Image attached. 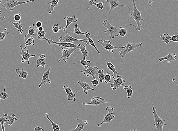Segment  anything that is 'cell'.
<instances>
[{"label":"cell","mask_w":178,"mask_h":131,"mask_svg":"<svg viewBox=\"0 0 178 131\" xmlns=\"http://www.w3.org/2000/svg\"><path fill=\"white\" fill-rule=\"evenodd\" d=\"M132 4L133 7V10L132 11L130 14L129 15L132 18V19L134 20L135 21L137 24V26L133 25V24H129L130 25L133 26L135 27L136 30L140 31L141 27L142 26V24L140 23L141 21H144V20L142 18V12L137 8L136 5V1L133 0L132 1Z\"/></svg>","instance_id":"6da1fadb"},{"label":"cell","mask_w":178,"mask_h":131,"mask_svg":"<svg viewBox=\"0 0 178 131\" xmlns=\"http://www.w3.org/2000/svg\"><path fill=\"white\" fill-rule=\"evenodd\" d=\"M104 27L107 28V30L104 31V33H107L108 35H110V40L113 39L115 37H117L119 36V31L121 28L122 27H116L113 26L110 24L107 20H105L103 23Z\"/></svg>","instance_id":"7a4b0ae2"},{"label":"cell","mask_w":178,"mask_h":131,"mask_svg":"<svg viewBox=\"0 0 178 131\" xmlns=\"http://www.w3.org/2000/svg\"><path fill=\"white\" fill-rule=\"evenodd\" d=\"M142 43H139L135 44V43H130L127 42L126 45L125 46V48L122 49V50L119 51V53L122 58H124L125 56H126L130 52L134 50L135 49L139 47H142Z\"/></svg>","instance_id":"3957f363"},{"label":"cell","mask_w":178,"mask_h":131,"mask_svg":"<svg viewBox=\"0 0 178 131\" xmlns=\"http://www.w3.org/2000/svg\"><path fill=\"white\" fill-rule=\"evenodd\" d=\"M152 110L153 114L154 115V121H155L154 126L155 127L156 131H163V127L164 126L166 125L165 123L166 121L165 120H162L159 118L157 113L155 107H153Z\"/></svg>","instance_id":"277c9868"},{"label":"cell","mask_w":178,"mask_h":131,"mask_svg":"<svg viewBox=\"0 0 178 131\" xmlns=\"http://www.w3.org/2000/svg\"><path fill=\"white\" fill-rule=\"evenodd\" d=\"M34 1H28L26 2H19L16 0V1H10L7 0V2L4 4H2L1 5V9L3 8H5L6 9L9 10L10 11H13V8L16 6L19 5H20L24 4V3H28L30 2H34Z\"/></svg>","instance_id":"5b68a950"},{"label":"cell","mask_w":178,"mask_h":131,"mask_svg":"<svg viewBox=\"0 0 178 131\" xmlns=\"http://www.w3.org/2000/svg\"><path fill=\"white\" fill-rule=\"evenodd\" d=\"M106 110L108 112V113L103 116V120L101 123H99L97 125L98 127H101V125L104 123H110L115 117L113 114V111L114 110L113 107L109 106L106 108Z\"/></svg>","instance_id":"8992f818"},{"label":"cell","mask_w":178,"mask_h":131,"mask_svg":"<svg viewBox=\"0 0 178 131\" xmlns=\"http://www.w3.org/2000/svg\"><path fill=\"white\" fill-rule=\"evenodd\" d=\"M59 41L62 43H72L73 42L75 41H80L81 43L83 42L86 44L88 43V40L86 38L84 39H77L76 38H73L72 36L69 35L66 31V35L65 37H63L61 36L59 38Z\"/></svg>","instance_id":"52a82bcc"},{"label":"cell","mask_w":178,"mask_h":131,"mask_svg":"<svg viewBox=\"0 0 178 131\" xmlns=\"http://www.w3.org/2000/svg\"><path fill=\"white\" fill-rule=\"evenodd\" d=\"M79 47V45L77 47L73 49H64L62 48L61 49V53L62 54L61 58L58 60V62L60 61L62 59L65 62H67L68 59H70V57L71 54L73 53Z\"/></svg>","instance_id":"ba28073f"},{"label":"cell","mask_w":178,"mask_h":131,"mask_svg":"<svg viewBox=\"0 0 178 131\" xmlns=\"http://www.w3.org/2000/svg\"><path fill=\"white\" fill-rule=\"evenodd\" d=\"M103 39H100V40L98 41V43H99L100 44H101L103 46L104 49L107 50V52L110 51L111 52L113 53H114V49H123L125 48V46L120 47H114L113 45H112V43H111L110 40H104L103 42H102Z\"/></svg>","instance_id":"9c48e42d"},{"label":"cell","mask_w":178,"mask_h":131,"mask_svg":"<svg viewBox=\"0 0 178 131\" xmlns=\"http://www.w3.org/2000/svg\"><path fill=\"white\" fill-rule=\"evenodd\" d=\"M42 40L47 41L49 45H51L52 44H56V45H59V46L64 47H65L69 48V49H73V48L76 47L78 45L73 44L72 43H59V42L54 41L52 39L50 40V39H48L45 37H44Z\"/></svg>","instance_id":"30bf717a"},{"label":"cell","mask_w":178,"mask_h":131,"mask_svg":"<svg viewBox=\"0 0 178 131\" xmlns=\"http://www.w3.org/2000/svg\"><path fill=\"white\" fill-rule=\"evenodd\" d=\"M112 76L113 78L114 83L111 84L110 87L113 91H116L120 86H124V83L126 82V80L122 79V75L119 76L117 78H115L112 75Z\"/></svg>","instance_id":"8fae6325"},{"label":"cell","mask_w":178,"mask_h":131,"mask_svg":"<svg viewBox=\"0 0 178 131\" xmlns=\"http://www.w3.org/2000/svg\"><path fill=\"white\" fill-rule=\"evenodd\" d=\"M98 68L97 67H92L90 66L89 67L88 69L80 71V73L86 75L87 77L91 76L93 78V80H96L95 75L98 74Z\"/></svg>","instance_id":"7c38bea8"},{"label":"cell","mask_w":178,"mask_h":131,"mask_svg":"<svg viewBox=\"0 0 178 131\" xmlns=\"http://www.w3.org/2000/svg\"><path fill=\"white\" fill-rule=\"evenodd\" d=\"M20 47L21 51H19V53L20 54L22 58L21 62L23 63L26 61L28 62V65H30V62L29 60L30 58L32 57H35L36 54L32 55V54H29L28 50L24 51L23 49V47H22V45L20 46Z\"/></svg>","instance_id":"4fadbf2b"},{"label":"cell","mask_w":178,"mask_h":131,"mask_svg":"<svg viewBox=\"0 0 178 131\" xmlns=\"http://www.w3.org/2000/svg\"><path fill=\"white\" fill-rule=\"evenodd\" d=\"M106 103H108V102L105 101L104 99L102 97L95 96L92 98L91 102L90 103H83L82 104L84 106L88 105L92 106H97Z\"/></svg>","instance_id":"5bb4252c"},{"label":"cell","mask_w":178,"mask_h":131,"mask_svg":"<svg viewBox=\"0 0 178 131\" xmlns=\"http://www.w3.org/2000/svg\"><path fill=\"white\" fill-rule=\"evenodd\" d=\"M63 89L65 90L68 96V101H76V98L75 97V93H73L72 91L69 86H66V85H63Z\"/></svg>","instance_id":"9a60e30c"},{"label":"cell","mask_w":178,"mask_h":131,"mask_svg":"<svg viewBox=\"0 0 178 131\" xmlns=\"http://www.w3.org/2000/svg\"><path fill=\"white\" fill-rule=\"evenodd\" d=\"M106 2H108L109 3L110 6V9L109 10L107 11V12L108 13H111L112 11L115 8H117V7H119V6H123V7H127L129 9L131 10L132 11V10L131 8H129V7H127V6L125 5H121L120 4L119 2H118L117 0H106Z\"/></svg>","instance_id":"2e32d148"},{"label":"cell","mask_w":178,"mask_h":131,"mask_svg":"<svg viewBox=\"0 0 178 131\" xmlns=\"http://www.w3.org/2000/svg\"><path fill=\"white\" fill-rule=\"evenodd\" d=\"M77 121L78 122V125L76 128L75 129L70 130L68 131H81L86 128L85 126L88 123V121L85 120H80L77 118Z\"/></svg>","instance_id":"e0dca14e"},{"label":"cell","mask_w":178,"mask_h":131,"mask_svg":"<svg viewBox=\"0 0 178 131\" xmlns=\"http://www.w3.org/2000/svg\"><path fill=\"white\" fill-rule=\"evenodd\" d=\"M50 70H51V67L49 68L45 73H44L41 82L39 84V86H38L39 88L41 87L43 85H45L47 83L49 84L51 83V81L49 79V73H50Z\"/></svg>","instance_id":"ac0fdd59"},{"label":"cell","mask_w":178,"mask_h":131,"mask_svg":"<svg viewBox=\"0 0 178 131\" xmlns=\"http://www.w3.org/2000/svg\"><path fill=\"white\" fill-rule=\"evenodd\" d=\"M78 84L83 89L84 93L85 95L88 94L89 90H91L92 91H95V89L91 87L85 81H83L82 80L78 81Z\"/></svg>","instance_id":"d6986e66"},{"label":"cell","mask_w":178,"mask_h":131,"mask_svg":"<svg viewBox=\"0 0 178 131\" xmlns=\"http://www.w3.org/2000/svg\"><path fill=\"white\" fill-rule=\"evenodd\" d=\"M64 20L66 21V24L65 26L63 29V32L66 31L68 27L70 25L71 23H76L78 19L76 18L75 15L73 16L72 17H66L64 18Z\"/></svg>","instance_id":"ffe728a7"},{"label":"cell","mask_w":178,"mask_h":131,"mask_svg":"<svg viewBox=\"0 0 178 131\" xmlns=\"http://www.w3.org/2000/svg\"><path fill=\"white\" fill-rule=\"evenodd\" d=\"M176 60V55L175 53H174L172 54L169 53L164 57L161 58L159 60L160 62L164 60H166L168 63H170L172 62L175 61Z\"/></svg>","instance_id":"44dd1931"},{"label":"cell","mask_w":178,"mask_h":131,"mask_svg":"<svg viewBox=\"0 0 178 131\" xmlns=\"http://www.w3.org/2000/svg\"><path fill=\"white\" fill-rule=\"evenodd\" d=\"M37 28H36L35 24H33L32 26L29 27V29H28V34L25 36L24 38V41H26L27 40L30 38L32 36H35L36 38H37L35 33L37 32Z\"/></svg>","instance_id":"7402d4cb"},{"label":"cell","mask_w":178,"mask_h":131,"mask_svg":"<svg viewBox=\"0 0 178 131\" xmlns=\"http://www.w3.org/2000/svg\"><path fill=\"white\" fill-rule=\"evenodd\" d=\"M46 56L44 54H41L38 57L37 60V67H38L41 66L43 68V69H45L46 65Z\"/></svg>","instance_id":"603a6c76"},{"label":"cell","mask_w":178,"mask_h":131,"mask_svg":"<svg viewBox=\"0 0 178 131\" xmlns=\"http://www.w3.org/2000/svg\"><path fill=\"white\" fill-rule=\"evenodd\" d=\"M90 35H91V34H90V33H88V32H86V34H85V36H86V38H87L88 40V43L86 44H85V45L92 46V47H93L95 48V50H96V51H97V53L101 54V52L99 50V49L98 48L96 47V45H95V43H94L93 40H92V38H90Z\"/></svg>","instance_id":"cb8c5ba5"},{"label":"cell","mask_w":178,"mask_h":131,"mask_svg":"<svg viewBox=\"0 0 178 131\" xmlns=\"http://www.w3.org/2000/svg\"><path fill=\"white\" fill-rule=\"evenodd\" d=\"M16 72L17 73L16 76L17 75H18L19 78H22L23 80H26L27 78L28 75V73L26 70H24L23 68H22L21 70L17 68L16 69Z\"/></svg>","instance_id":"d4e9b609"},{"label":"cell","mask_w":178,"mask_h":131,"mask_svg":"<svg viewBox=\"0 0 178 131\" xmlns=\"http://www.w3.org/2000/svg\"><path fill=\"white\" fill-rule=\"evenodd\" d=\"M107 69L109 70L112 71V72L113 73V74L112 75V76H113L115 78H118L119 76L118 73L116 71L115 67L114 65L112 64V63L110 62H107Z\"/></svg>","instance_id":"484cf974"},{"label":"cell","mask_w":178,"mask_h":131,"mask_svg":"<svg viewBox=\"0 0 178 131\" xmlns=\"http://www.w3.org/2000/svg\"><path fill=\"white\" fill-rule=\"evenodd\" d=\"M79 50L82 53L83 56V60H86V57L89 54V52L88 51L86 50V45H83V44H81V43L79 44Z\"/></svg>","instance_id":"4316f807"},{"label":"cell","mask_w":178,"mask_h":131,"mask_svg":"<svg viewBox=\"0 0 178 131\" xmlns=\"http://www.w3.org/2000/svg\"><path fill=\"white\" fill-rule=\"evenodd\" d=\"M45 115L46 117V118L48 119V120H49V121H50V123H51L53 131H61L60 130V127H59V125L56 124V123H55V122H54L53 121H52L51 119H50V118H49L48 113H45Z\"/></svg>","instance_id":"83f0119b"},{"label":"cell","mask_w":178,"mask_h":131,"mask_svg":"<svg viewBox=\"0 0 178 131\" xmlns=\"http://www.w3.org/2000/svg\"><path fill=\"white\" fill-rule=\"evenodd\" d=\"M59 0H52L51 2H49L47 4H50V7H48V8H50L49 10V14H50L52 13V12L54 10V8L55 7L57 6L58 3H59Z\"/></svg>","instance_id":"f1b7e54d"},{"label":"cell","mask_w":178,"mask_h":131,"mask_svg":"<svg viewBox=\"0 0 178 131\" xmlns=\"http://www.w3.org/2000/svg\"><path fill=\"white\" fill-rule=\"evenodd\" d=\"M15 116V115L14 114H13L12 116H10L8 122L5 123V125H7L8 126H11L12 125L14 122L17 121L18 120V119L16 118Z\"/></svg>","instance_id":"f546056e"},{"label":"cell","mask_w":178,"mask_h":131,"mask_svg":"<svg viewBox=\"0 0 178 131\" xmlns=\"http://www.w3.org/2000/svg\"><path fill=\"white\" fill-rule=\"evenodd\" d=\"M7 114L4 113L3 116L0 118V124L2 126V131H5V123L8 122V119L7 118H5L4 117H7Z\"/></svg>","instance_id":"4dcf8cb0"},{"label":"cell","mask_w":178,"mask_h":131,"mask_svg":"<svg viewBox=\"0 0 178 131\" xmlns=\"http://www.w3.org/2000/svg\"><path fill=\"white\" fill-rule=\"evenodd\" d=\"M161 39L164 43L167 44H170V36L169 35L168 33H164V34L160 35Z\"/></svg>","instance_id":"1f68e13d"},{"label":"cell","mask_w":178,"mask_h":131,"mask_svg":"<svg viewBox=\"0 0 178 131\" xmlns=\"http://www.w3.org/2000/svg\"><path fill=\"white\" fill-rule=\"evenodd\" d=\"M6 86H4V91L0 92V99L1 100V102H2V100H6L7 98L10 97V96L6 92Z\"/></svg>","instance_id":"d6a6232c"},{"label":"cell","mask_w":178,"mask_h":131,"mask_svg":"<svg viewBox=\"0 0 178 131\" xmlns=\"http://www.w3.org/2000/svg\"><path fill=\"white\" fill-rule=\"evenodd\" d=\"M8 21H9L10 23H12V24L14 25V27H15V28L18 29V31L20 32L21 34L23 33V29H22V28H23V26H22V24L21 23V21L17 22V23H13V22H12L11 21L9 20Z\"/></svg>","instance_id":"836d02e7"},{"label":"cell","mask_w":178,"mask_h":131,"mask_svg":"<svg viewBox=\"0 0 178 131\" xmlns=\"http://www.w3.org/2000/svg\"><path fill=\"white\" fill-rule=\"evenodd\" d=\"M123 88L124 90L127 91V97L128 99H130L133 93V91L132 86H123Z\"/></svg>","instance_id":"e575fe53"},{"label":"cell","mask_w":178,"mask_h":131,"mask_svg":"<svg viewBox=\"0 0 178 131\" xmlns=\"http://www.w3.org/2000/svg\"><path fill=\"white\" fill-rule=\"evenodd\" d=\"M73 32L75 34H77L76 37H75V38H76V39L77 37L78 36V35L82 34V35H84L85 36L86 33V32H85V33H83V32H81V29L79 28L78 25L77 24L75 25V29H74V31Z\"/></svg>","instance_id":"d590c367"},{"label":"cell","mask_w":178,"mask_h":131,"mask_svg":"<svg viewBox=\"0 0 178 131\" xmlns=\"http://www.w3.org/2000/svg\"><path fill=\"white\" fill-rule=\"evenodd\" d=\"M103 2H99L98 3H96V2H94L93 1H89V4L91 5V7L92 6V5H96V7H97V8H98L100 10H102L103 8Z\"/></svg>","instance_id":"8d00e7d4"},{"label":"cell","mask_w":178,"mask_h":131,"mask_svg":"<svg viewBox=\"0 0 178 131\" xmlns=\"http://www.w3.org/2000/svg\"><path fill=\"white\" fill-rule=\"evenodd\" d=\"M79 63L81 64L82 65V66H83V67L86 68V69H88L89 67L90 66V64H91V60H83V59L80 60V62L77 63H75V64H78Z\"/></svg>","instance_id":"74e56055"},{"label":"cell","mask_w":178,"mask_h":131,"mask_svg":"<svg viewBox=\"0 0 178 131\" xmlns=\"http://www.w3.org/2000/svg\"><path fill=\"white\" fill-rule=\"evenodd\" d=\"M34 45V39L33 37H30L27 40L25 43V47L24 48V50L28 46L32 45V46Z\"/></svg>","instance_id":"f35d334b"},{"label":"cell","mask_w":178,"mask_h":131,"mask_svg":"<svg viewBox=\"0 0 178 131\" xmlns=\"http://www.w3.org/2000/svg\"><path fill=\"white\" fill-rule=\"evenodd\" d=\"M104 70L100 69L98 70L99 78V79L100 82L101 83L103 82L104 80L105 75L103 74Z\"/></svg>","instance_id":"ab89813d"},{"label":"cell","mask_w":178,"mask_h":131,"mask_svg":"<svg viewBox=\"0 0 178 131\" xmlns=\"http://www.w3.org/2000/svg\"><path fill=\"white\" fill-rule=\"evenodd\" d=\"M62 29L61 27H59V24H54L52 28V31L53 33L57 34L59 31V30H61Z\"/></svg>","instance_id":"60d3db41"},{"label":"cell","mask_w":178,"mask_h":131,"mask_svg":"<svg viewBox=\"0 0 178 131\" xmlns=\"http://www.w3.org/2000/svg\"><path fill=\"white\" fill-rule=\"evenodd\" d=\"M9 33V32H7V28H5L3 32H0V41L4 40L6 35Z\"/></svg>","instance_id":"b9f144b4"},{"label":"cell","mask_w":178,"mask_h":131,"mask_svg":"<svg viewBox=\"0 0 178 131\" xmlns=\"http://www.w3.org/2000/svg\"><path fill=\"white\" fill-rule=\"evenodd\" d=\"M46 32L45 31H43L42 32L37 31L38 36L37 38L39 40H42L44 38L45 34H46Z\"/></svg>","instance_id":"7bdbcfd3"},{"label":"cell","mask_w":178,"mask_h":131,"mask_svg":"<svg viewBox=\"0 0 178 131\" xmlns=\"http://www.w3.org/2000/svg\"><path fill=\"white\" fill-rule=\"evenodd\" d=\"M105 82L107 84L109 83L112 82V79H111V76L110 75V73H109L108 71H107V74L105 75L104 80Z\"/></svg>","instance_id":"ee69618b"},{"label":"cell","mask_w":178,"mask_h":131,"mask_svg":"<svg viewBox=\"0 0 178 131\" xmlns=\"http://www.w3.org/2000/svg\"><path fill=\"white\" fill-rule=\"evenodd\" d=\"M127 29H125L123 28V27H122L121 28L119 29V34L121 37H124L126 35L127 33Z\"/></svg>","instance_id":"f6af8a7d"},{"label":"cell","mask_w":178,"mask_h":131,"mask_svg":"<svg viewBox=\"0 0 178 131\" xmlns=\"http://www.w3.org/2000/svg\"><path fill=\"white\" fill-rule=\"evenodd\" d=\"M14 20L18 22L20 21L21 17V14L20 13L17 14H15L14 17H13Z\"/></svg>","instance_id":"bcb514c9"},{"label":"cell","mask_w":178,"mask_h":131,"mask_svg":"<svg viewBox=\"0 0 178 131\" xmlns=\"http://www.w3.org/2000/svg\"><path fill=\"white\" fill-rule=\"evenodd\" d=\"M170 41L175 42V43L178 42V34L170 36Z\"/></svg>","instance_id":"7dc6e473"},{"label":"cell","mask_w":178,"mask_h":131,"mask_svg":"<svg viewBox=\"0 0 178 131\" xmlns=\"http://www.w3.org/2000/svg\"><path fill=\"white\" fill-rule=\"evenodd\" d=\"M91 84L94 87H96L97 86H98L99 84V81L97 79L96 80H93L92 81H91Z\"/></svg>","instance_id":"c3c4849f"},{"label":"cell","mask_w":178,"mask_h":131,"mask_svg":"<svg viewBox=\"0 0 178 131\" xmlns=\"http://www.w3.org/2000/svg\"><path fill=\"white\" fill-rule=\"evenodd\" d=\"M34 131H44V130L39 127H36L34 129Z\"/></svg>","instance_id":"681fc988"},{"label":"cell","mask_w":178,"mask_h":131,"mask_svg":"<svg viewBox=\"0 0 178 131\" xmlns=\"http://www.w3.org/2000/svg\"><path fill=\"white\" fill-rule=\"evenodd\" d=\"M42 23L41 22L38 21L36 23V27H37L38 28H39V27H42Z\"/></svg>","instance_id":"f907efd6"},{"label":"cell","mask_w":178,"mask_h":131,"mask_svg":"<svg viewBox=\"0 0 178 131\" xmlns=\"http://www.w3.org/2000/svg\"><path fill=\"white\" fill-rule=\"evenodd\" d=\"M2 14L1 11L0 10V21H4L6 19V18L5 16H1V15Z\"/></svg>","instance_id":"816d5d0a"},{"label":"cell","mask_w":178,"mask_h":131,"mask_svg":"<svg viewBox=\"0 0 178 131\" xmlns=\"http://www.w3.org/2000/svg\"><path fill=\"white\" fill-rule=\"evenodd\" d=\"M37 31H38L39 32L43 31H44V28H43V27H39V28H37Z\"/></svg>","instance_id":"f5cc1de1"},{"label":"cell","mask_w":178,"mask_h":131,"mask_svg":"<svg viewBox=\"0 0 178 131\" xmlns=\"http://www.w3.org/2000/svg\"><path fill=\"white\" fill-rule=\"evenodd\" d=\"M176 78H177V77H175V78L173 79L172 81L174 83L176 84L177 85V86H178V83H177V82L176 81H175V80H176Z\"/></svg>","instance_id":"db71d44e"},{"label":"cell","mask_w":178,"mask_h":131,"mask_svg":"<svg viewBox=\"0 0 178 131\" xmlns=\"http://www.w3.org/2000/svg\"><path fill=\"white\" fill-rule=\"evenodd\" d=\"M130 131H139V130H131Z\"/></svg>","instance_id":"11a10c76"},{"label":"cell","mask_w":178,"mask_h":131,"mask_svg":"<svg viewBox=\"0 0 178 131\" xmlns=\"http://www.w3.org/2000/svg\"><path fill=\"white\" fill-rule=\"evenodd\" d=\"M1 2H2V1H1V0H0V3H1Z\"/></svg>","instance_id":"9f6ffc18"},{"label":"cell","mask_w":178,"mask_h":131,"mask_svg":"<svg viewBox=\"0 0 178 131\" xmlns=\"http://www.w3.org/2000/svg\"><path fill=\"white\" fill-rule=\"evenodd\" d=\"M139 131H141V130H139Z\"/></svg>","instance_id":"6f0895ef"}]
</instances>
